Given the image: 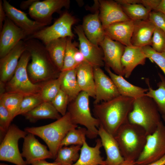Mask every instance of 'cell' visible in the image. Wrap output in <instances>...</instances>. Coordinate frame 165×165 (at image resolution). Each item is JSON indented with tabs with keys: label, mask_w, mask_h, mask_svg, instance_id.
I'll list each match as a JSON object with an SVG mask.
<instances>
[{
	"label": "cell",
	"mask_w": 165,
	"mask_h": 165,
	"mask_svg": "<svg viewBox=\"0 0 165 165\" xmlns=\"http://www.w3.org/2000/svg\"><path fill=\"white\" fill-rule=\"evenodd\" d=\"M28 134L16 125L11 124L4 137L0 142V160L16 165H27L20 152L18 146L19 139Z\"/></svg>",
	"instance_id": "obj_9"
},
{
	"label": "cell",
	"mask_w": 165,
	"mask_h": 165,
	"mask_svg": "<svg viewBox=\"0 0 165 165\" xmlns=\"http://www.w3.org/2000/svg\"><path fill=\"white\" fill-rule=\"evenodd\" d=\"M43 102L39 94L24 96L17 116L24 115Z\"/></svg>",
	"instance_id": "obj_38"
},
{
	"label": "cell",
	"mask_w": 165,
	"mask_h": 165,
	"mask_svg": "<svg viewBox=\"0 0 165 165\" xmlns=\"http://www.w3.org/2000/svg\"><path fill=\"white\" fill-rule=\"evenodd\" d=\"M165 155V125L161 121L155 131L148 135L144 148L135 164L145 165Z\"/></svg>",
	"instance_id": "obj_10"
},
{
	"label": "cell",
	"mask_w": 165,
	"mask_h": 165,
	"mask_svg": "<svg viewBox=\"0 0 165 165\" xmlns=\"http://www.w3.org/2000/svg\"><path fill=\"white\" fill-rule=\"evenodd\" d=\"M148 20L154 26L165 32V16L160 12L154 10L151 11Z\"/></svg>",
	"instance_id": "obj_43"
},
{
	"label": "cell",
	"mask_w": 165,
	"mask_h": 165,
	"mask_svg": "<svg viewBox=\"0 0 165 165\" xmlns=\"http://www.w3.org/2000/svg\"><path fill=\"white\" fill-rule=\"evenodd\" d=\"M99 46L103 52L105 67L112 69L116 74L123 76L121 59L125 46L106 35Z\"/></svg>",
	"instance_id": "obj_12"
},
{
	"label": "cell",
	"mask_w": 165,
	"mask_h": 165,
	"mask_svg": "<svg viewBox=\"0 0 165 165\" xmlns=\"http://www.w3.org/2000/svg\"><path fill=\"white\" fill-rule=\"evenodd\" d=\"M146 58L142 47L133 46H125L121 59L123 76L129 78L137 66L145 64Z\"/></svg>",
	"instance_id": "obj_22"
},
{
	"label": "cell",
	"mask_w": 165,
	"mask_h": 165,
	"mask_svg": "<svg viewBox=\"0 0 165 165\" xmlns=\"http://www.w3.org/2000/svg\"><path fill=\"white\" fill-rule=\"evenodd\" d=\"M61 90L60 78L41 83L39 94L43 102H51Z\"/></svg>",
	"instance_id": "obj_36"
},
{
	"label": "cell",
	"mask_w": 165,
	"mask_h": 165,
	"mask_svg": "<svg viewBox=\"0 0 165 165\" xmlns=\"http://www.w3.org/2000/svg\"><path fill=\"white\" fill-rule=\"evenodd\" d=\"M161 0H120L121 2L141 4L152 11L155 10Z\"/></svg>",
	"instance_id": "obj_44"
},
{
	"label": "cell",
	"mask_w": 165,
	"mask_h": 165,
	"mask_svg": "<svg viewBox=\"0 0 165 165\" xmlns=\"http://www.w3.org/2000/svg\"><path fill=\"white\" fill-rule=\"evenodd\" d=\"M151 46L157 52H165V32L156 27L152 37Z\"/></svg>",
	"instance_id": "obj_42"
},
{
	"label": "cell",
	"mask_w": 165,
	"mask_h": 165,
	"mask_svg": "<svg viewBox=\"0 0 165 165\" xmlns=\"http://www.w3.org/2000/svg\"><path fill=\"white\" fill-rule=\"evenodd\" d=\"M155 26L148 20L134 21L131 39L133 46L142 47L151 46Z\"/></svg>",
	"instance_id": "obj_24"
},
{
	"label": "cell",
	"mask_w": 165,
	"mask_h": 165,
	"mask_svg": "<svg viewBox=\"0 0 165 165\" xmlns=\"http://www.w3.org/2000/svg\"><path fill=\"white\" fill-rule=\"evenodd\" d=\"M134 165H142L135 164ZM143 165H165V155L160 159L149 164Z\"/></svg>",
	"instance_id": "obj_50"
},
{
	"label": "cell",
	"mask_w": 165,
	"mask_h": 165,
	"mask_svg": "<svg viewBox=\"0 0 165 165\" xmlns=\"http://www.w3.org/2000/svg\"><path fill=\"white\" fill-rule=\"evenodd\" d=\"M27 37L25 32L6 17L0 33V58L8 53L21 40Z\"/></svg>",
	"instance_id": "obj_14"
},
{
	"label": "cell",
	"mask_w": 165,
	"mask_h": 165,
	"mask_svg": "<svg viewBox=\"0 0 165 165\" xmlns=\"http://www.w3.org/2000/svg\"><path fill=\"white\" fill-rule=\"evenodd\" d=\"M147 136L142 127L128 121L119 128L114 137L124 160L135 161L144 148Z\"/></svg>",
	"instance_id": "obj_3"
},
{
	"label": "cell",
	"mask_w": 165,
	"mask_h": 165,
	"mask_svg": "<svg viewBox=\"0 0 165 165\" xmlns=\"http://www.w3.org/2000/svg\"><path fill=\"white\" fill-rule=\"evenodd\" d=\"M24 97L16 93L6 92L0 95V102L8 109L13 119L17 116Z\"/></svg>",
	"instance_id": "obj_34"
},
{
	"label": "cell",
	"mask_w": 165,
	"mask_h": 165,
	"mask_svg": "<svg viewBox=\"0 0 165 165\" xmlns=\"http://www.w3.org/2000/svg\"><path fill=\"white\" fill-rule=\"evenodd\" d=\"M73 39L70 37L67 38L63 65L61 71L75 68L78 65L74 58L75 53L78 49L77 48L78 44L75 41H72Z\"/></svg>",
	"instance_id": "obj_37"
},
{
	"label": "cell",
	"mask_w": 165,
	"mask_h": 165,
	"mask_svg": "<svg viewBox=\"0 0 165 165\" xmlns=\"http://www.w3.org/2000/svg\"><path fill=\"white\" fill-rule=\"evenodd\" d=\"M116 1L120 4L123 12L130 20L135 21L148 20L149 13L152 11L143 5Z\"/></svg>",
	"instance_id": "obj_33"
},
{
	"label": "cell",
	"mask_w": 165,
	"mask_h": 165,
	"mask_svg": "<svg viewBox=\"0 0 165 165\" xmlns=\"http://www.w3.org/2000/svg\"><path fill=\"white\" fill-rule=\"evenodd\" d=\"M70 2L69 0H37L29 9L28 14L35 21L47 26L51 24L53 14L69 8Z\"/></svg>",
	"instance_id": "obj_11"
},
{
	"label": "cell",
	"mask_w": 165,
	"mask_h": 165,
	"mask_svg": "<svg viewBox=\"0 0 165 165\" xmlns=\"http://www.w3.org/2000/svg\"><path fill=\"white\" fill-rule=\"evenodd\" d=\"M135 164V161L125 160L120 165H134Z\"/></svg>",
	"instance_id": "obj_51"
},
{
	"label": "cell",
	"mask_w": 165,
	"mask_h": 165,
	"mask_svg": "<svg viewBox=\"0 0 165 165\" xmlns=\"http://www.w3.org/2000/svg\"><path fill=\"white\" fill-rule=\"evenodd\" d=\"M13 119L10 112L0 102V141H2L6 134Z\"/></svg>",
	"instance_id": "obj_39"
},
{
	"label": "cell",
	"mask_w": 165,
	"mask_h": 165,
	"mask_svg": "<svg viewBox=\"0 0 165 165\" xmlns=\"http://www.w3.org/2000/svg\"><path fill=\"white\" fill-rule=\"evenodd\" d=\"M25 42L21 40L0 60V82L6 83L13 76L21 55L26 50Z\"/></svg>",
	"instance_id": "obj_18"
},
{
	"label": "cell",
	"mask_w": 165,
	"mask_h": 165,
	"mask_svg": "<svg viewBox=\"0 0 165 165\" xmlns=\"http://www.w3.org/2000/svg\"><path fill=\"white\" fill-rule=\"evenodd\" d=\"M31 123L50 119L57 120L61 117L50 102H43L34 109L23 115Z\"/></svg>",
	"instance_id": "obj_29"
},
{
	"label": "cell",
	"mask_w": 165,
	"mask_h": 165,
	"mask_svg": "<svg viewBox=\"0 0 165 165\" xmlns=\"http://www.w3.org/2000/svg\"><path fill=\"white\" fill-rule=\"evenodd\" d=\"M37 0H28L22 2L20 5V8L23 10L29 9L33 3Z\"/></svg>",
	"instance_id": "obj_47"
},
{
	"label": "cell",
	"mask_w": 165,
	"mask_h": 165,
	"mask_svg": "<svg viewBox=\"0 0 165 165\" xmlns=\"http://www.w3.org/2000/svg\"><path fill=\"white\" fill-rule=\"evenodd\" d=\"M99 7L94 13L85 16L81 25L88 39L94 45L99 46L104 40L105 34L100 20Z\"/></svg>",
	"instance_id": "obj_20"
},
{
	"label": "cell",
	"mask_w": 165,
	"mask_h": 165,
	"mask_svg": "<svg viewBox=\"0 0 165 165\" xmlns=\"http://www.w3.org/2000/svg\"><path fill=\"white\" fill-rule=\"evenodd\" d=\"M22 152L23 157L24 158L27 164L30 165L33 162L53 157L47 147L42 145L35 137V135L29 133L24 138Z\"/></svg>",
	"instance_id": "obj_17"
},
{
	"label": "cell",
	"mask_w": 165,
	"mask_h": 165,
	"mask_svg": "<svg viewBox=\"0 0 165 165\" xmlns=\"http://www.w3.org/2000/svg\"><path fill=\"white\" fill-rule=\"evenodd\" d=\"M89 97L86 92L81 91L77 97L68 104L67 112L72 123L86 127V137L90 139L98 135V128L100 126L98 120L93 117L89 106Z\"/></svg>",
	"instance_id": "obj_6"
},
{
	"label": "cell",
	"mask_w": 165,
	"mask_h": 165,
	"mask_svg": "<svg viewBox=\"0 0 165 165\" xmlns=\"http://www.w3.org/2000/svg\"><path fill=\"white\" fill-rule=\"evenodd\" d=\"M77 21V19L67 11L62 13L51 25L45 27L27 37L24 41L35 39L42 41L44 45L50 42L61 38L75 36L72 28Z\"/></svg>",
	"instance_id": "obj_8"
},
{
	"label": "cell",
	"mask_w": 165,
	"mask_h": 165,
	"mask_svg": "<svg viewBox=\"0 0 165 165\" xmlns=\"http://www.w3.org/2000/svg\"><path fill=\"white\" fill-rule=\"evenodd\" d=\"M98 2L99 18L104 28L115 23L130 20L116 0H99Z\"/></svg>",
	"instance_id": "obj_19"
},
{
	"label": "cell",
	"mask_w": 165,
	"mask_h": 165,
	"mask_svg": "<svg viewBox=\"0 0 165 165\" xmlns=\"http://www.w3.org/2000/svg\"><path fill=\"white\" fill-rule=\"evenodd\" d=\"M158 75L160 80L157 84L158 88L156 89L151 87L148 79L145 80L148 90L145 95L153 100L160 114L165 116V76L160 73Z\"/></svg>",
	"instance_id": "obj_31"
},
{
	"label": "cell",
	"mask_w": 165,
	"mask_h": 165,
	"mask_svg": "<svg viewBox=\"0 0 165 165\" xmlns=\"http://www.w3.org/2000/svg\"><path fill=\"white\" fill-rule=\"evenodd\" d=\"M87 132V129L85 127H78L71 130L62 141L59 148L70 145L82 146L86 141Z\"/></svg>",
	"instance_id": "obj_35"
},
{
	"label": "cell",
	"mask_w": 165,
	"mask_h": 165,
	"mask_svg": "<svg viewBox=\"0 0 165 165\" xmlns=\"http://www.w3.org/2000/svg\"><path fill=\"white\" fill-rule=\"evenodd\" d=\"M102 146L100 138L96 140L94 147L89 146L85 141L81 146L78 160L72 165H106L105 160L101 156L100 149Z\"/></svg>",
	"instance_id": "obj_26"
},
{
	"label": "cell",
	"mask_w": 165,
	"mask_h": 165,
	"mask_svg": "<svg viewBox=\"0 0 165 165\" xmlns=\"http://www.w3.org/2000/svg\"><path fill=\"white\" fill-rule=\"evenodd\" d=\"M51 103L62 116L66 114L69 102L68 96L63 91L61 90Z\"/></svg>",
	"instance_id": "obj_41"
},
{
	"label": "cell",
	"mask_w": 165,
	"mask_h": 165,
	"mask_svg": "<svg viewBox=\"0 0 165 165\" xmlns=\"http://www.w3.org/2000/svg\"><path fill=\"white\" fill-rule=\"evenodd\" d=\"M162 118L163 121L165 122V116L163 115L162 116Z\"/></svg>",
	"instance_id": "obj_52"
},
{
	"label": "cell",
	"mask_w": 165,
	"mask_h": 165,
	"mask_svg": "<svg viewBox=\"0 0 165 165\" xmlns=\"http://www.w3.org/2000/svg\"><path fill=\"white\" fill-rule=\"evenodd\" d=\"M79 42V50L84 56L85 61L94 67L101 68L105 65L102 49L90 41L86 37L81 25L74 28Z\"/></svg>",
	"instance_id": "obj_15"
},
{
	"label": "cell",
	"mask_w": 165,
	"mask_h": 165,
	"mask_svg": "<svg viewBox=\"0 0 165 165\" xmlns=\"http://www.w3.org/2000/svg\"><path fill=\"white\" fill-rule=\"evenodd\" d=\"M2 4L6 17L23 30L27 37L32 35L46 26L31 20L26 13L15 7L6 0H3Z\"/></svg>",
	"instance_id": "obj_16"
},
{
	"label": "cell",
	"mask_w": 165,
	"mask_h": 165,
	"mask_svg": "<svg viewBox=\"0 0 165 165\" xmlns=\"http://www.w3.org/2000/svg\"><path fill=\"white\" fill-rule=\"evenodd\" d=\"M24 41L31 59L27 68L31 81L39 84L59 78L61 72L53 61L45 46L36 39Z\"/></svg>",
	"instance_id": "obj_2"
},
{
	"label": "cell",
	"mask_w": 165,
	"mask_h": 165,
	"mask_svg": "<svg viewBox=\"0 0 165 165\" xmlns=\"http://www.w3.org/2000/svg\"><path fill=\"white\" fill-rule=\"evenodd\" d=\"M134 24V21L131 20L113 24L104 28L105 35L125 46H132Z\"/></svg>",
	"instance_id": "obj_23"
},
{
	"label": "cell",
	"mask_w": 165,
	"mask_h": 165,
	"mask_svg": "<svg viewBox=\"0 0 165 165\" xmlns=\"http://www.w3.org/2000/svg\"><path fill=\"white\" fill-rule=\"evenodd\" d=\"M67 38L54 40L45 45L53 61L61 72L63 65Z\"/></svg>",
	"instance_id": "obj_30"
},
{
	"label": "cell",
	"mask_w": 165,
	"mask_h": 165,
	"mask_svg": "<svg viewBox=\"0 0 165 165\" xmlns=\"http://www.w3.org/2000/svg\"><path fill=\"white\" fill-rule=\"evenodd\" d=\"M156 10L159 11L165 16V0H161Z\"/></svg>",
	"instance_id": "obj_49"
},
{
	"label": "cell",
	"mask_w": 165,
	"mask_h": 165,
	"mask_svg": "<svg viewBox=\"0 0 165 165\" xmlns=\"http://www.w3.org/2000/svg\"><path fill=\"white\" fill-rule=\"evenodd\" d=\"M105 69L121 96L136 98L145 95L148 90V89L130 83L124 78L123 76L112 72L109 68L105 67Z\"/></svg>",
	"instance_id": "obj_27"
},
{
	"label": "cell",
	"mask_w": 165,
	"mask_h": 165,
	"mask_svg": "<svg viewBox=\"0 0 165 165\" xmlns=\"http://www.w3.org/2000/svg\"><path fill=\"white\" fill-rule=\"evenodd\" d=\"M160 114L153 100L145 94L134 99L128 121L142 127L148 135L153 133L162 121Z\"/></svg>",
	"instance_id": "obj_5"
},
{
	"label": "cell",
	"mask_w": 165,
	"mask_h": 165,
	"mask_svg": "<svg viewBox=\"0 0 165 165\" xmlns=\"http://www.w3.org/2000/svg\"><path fill=\"white\" fill-rule=\"evenodd\" d=\"M77 81L81 91L95 98V85L94 67L85 61L76 68Z\"/></svg>",
	"instance_id": "obj_25"
},
{
	"label": "cell",
	"mask_w": 165,
	"mask_h": 165,
	"mask_svg": "<svg viewBox=\"0 0 165 165\" xmlns=\"http://www.w3.org/2000/svg\"><path fill=\"white\" fill-rule=\"evenodd\" d=\"M74 58L75 62L78 65L85 61L84 56L78 49L75 53Z\"/></svg>",
	"instance_id": "obj_46"
},
{
	"label": "cell",
	"mask_w": 165,
	"mask_h": 165,
	"mask_svg": "<svg viewBox=\"0 0 165 165\" xmlns=\"http://www.w3.org/2000/svg\"><path fill=\"white\" fill-rule=\"evenodd\" d=\"M31 55L26 50L22 54L14 73L5 84L6 92L16 93L24 96L38 94L41 83L35 84L30 80L27 68Z\"/></svg>",
	"instance_id": "obj_7"
},
{
	"label": "cell",
	"mask_w": 165,
	"mask_h": 165,
	"mask_svg": "<svg viewBox=\"0 0 165 165\" xmlns=\"http://www.w3.org/2000/svg\"><path fill=\"white\" fill-rule=\"evenodd\" d=\"M59 77L61 90L67 95L70 103L81 91L77 79L76 68L61 72Z\"/></svg>",
	"instance_id": "obj_28"
},
{
	"label": "cell",
	"mask_w": 165,
	"mask_h": 165,
	"mask_svg": "<svg viewBox=\"0 0 165 165\" xmlns=\"http://www.w3.org/2000/svg\"><path fill=\"white\" fill-rule=\"evenodd\" d=\"M98 129V135L106 155V165H120L125 160L114 136L108 132L101 126Z\"/></svg>",
	"instance_id": "obj_21"
},
{
	"label": "cell",
	"mask_w": 165,
	"mask_h": 165,
	"mask_svg": "<svg viewBox=\"0 0 165 165\" xmlns=\"http://www.w3.org/2000/svg\"><path fill=\"white\" fill-rule=\"evenodd\" d=\"M77 127L78 125L72 123L67 112L64 116L53 123L40 127H28L24 129V130L38 136L43 140L55 160L63 139L69 130Z\"/></svg>",
	"instance_id": "obj_4"
},
{
	"label": "cell",
	"mask_w": 165,
	"mask_h": 165,
	"mask_svg": "<svg viewBox=\"0 0 165 165\" xmlns=\"http://www.w3.org/2000/svg\"><path fill=\"white\" fill-rule=\"evenodd\" d=\"M142 48L147 58L156 63L162 71L165 76V52L160 53L157 52L150 46Z\"/></svg>",
	"instance_id": "obj_40"
},
{
	"label": "cell",
	"mask_w": 165,
	"mask_h": 165,
	"mask_svg": "<svg viewBox=\"0 0 165 165\" xmlns=\"http://www.w3.org/2000/svg\"><path fill=\"white\" fill-rule=\"evenodd\" d=\"M134 99L119 96L110 100L94 105L95 117L100 126L114 136L119 128L128 121Z\"/></svg>",
	"instance_id": "obj_1"
},
{
	"label": "cell",
	"mask_w": 165,
	"mask_h": 165,
	"mask_svg": "<svg viewBox=\"0 0 165 165\" xmlns=\"http://www.w3.org/2000/svg\"><path fill=\"white\" fill-rule=\"evenodd\" d=\"M0 165H8V164L4 163H0Z\"/></svg>",
	"instance_id": "obj_53"
},
{
	"label": "cell",
	"mask_w": 165,
	"mask_h": 165,
	"mask_svg": "<svg viewBox=\"0 0 165 165\" xmlns=\"http://www.w3.org/2000/svg\"><path fill=\"white\" fill-rule=\"evenodd\" d=\"M81 146L72 145L59 148L54 162L61 165H72L78 160Z\"/></svg>",
	"instance_id": "obj_32"
},
{
	"label": "cell",
	"mask_w": 165,
	"mask_h": 165,
	"mask_svg": "<svg viewBox=\"0 0 165 165\" xmlns=\"http://www.w3.org/2000/svg\"><path fill=\"white\" fill-rule=\"evenodd\" d=\"M31 165H61L54 162L49 163L47 162L45 160H39L33 162Z\"/></svg>",
	"instance_id": "obj_48"
},
{
	"label": "cell",
	"mask_w": 165,
	"mask_h": 165,
	"mask_svg": "<svg viewBox=\"0 0 165 165\" xmlns=\"http://www.w3.org/2000/svg\"><path fill=\"white\" fill-rule=\"evenodd\" d=\"M3 1L0 0V31L2 28L4 22L6 17L5 12L3 6Z\"/></svg>",
	"instance_id": "obj_45"
},
{
	"label": "cell",
	"mask_w": 165,
	"mask_h": 165,
	"mask_svg": "<svg viewBox=\"0 0 165 165\" xmlns=\"http://www.w3.org/2000/svg\"><path fill=\"white\" fill-rule=\"evenodd\" d=\"M95 85L94 105L115 98L120 95L111 78L100 67H94Z\"/></svg>",
	"instance_id": "obj_13"
}]
</instances>
